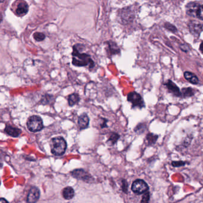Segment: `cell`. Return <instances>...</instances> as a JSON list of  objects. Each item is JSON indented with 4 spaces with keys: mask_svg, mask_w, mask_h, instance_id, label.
Instances as JSON below:
<instances>
[{
    "mask_svg": "<svg viewBox=\"0 0 203 203\" xmlns=\"http://www.w3.org/2000/svg\"><path fill=\"white\" fill-rule=\"evenodd\" d=\"M120 138V135L119 134H118L116 132H111L109 134V137L108 140L106 141V143L110 146H114L117 143Z\"/></svg>",
    "mask_w": 203,
    "mask_h": 203,
    "instance_id": "16",
    "label": "cell"
},
{
    "mask_svg": "<svg viewBox=\"0 0 203 203\" xmlns=\"http://www.w3.org/2000/svg\"><path fill=\"white\" fill-rule=\"evenodd\" d=\"M3 1H4V0H0V2H2Z\"/></svg>",
    "mask_w": 203,
    "mask_h": 203,
    "instance_id": "32",
    "label": "cell"
},
{
    "mask_svg": "<svg viewBox=\"0 0 203 203\" xmlns=\"http://www.w3.org/2000/svg\"><path fill=\"white\" fill-rule=\"evenodd\" d=\"M197 17L201 20H203V6L199 7L197 13Z\"/></svg>",
    "mask_w": 203,
    "mask_h": 203,
    "instance_id": "27",
    "label": "cell"
},
{
    "mask_svg": "<svg viewBox=\"0 0 203 203\" xmlns=\"http://www.w3.org/2000/svg\"><path fill=\"white\" fill-rule=\"evenodd\" d=\"M127 100L131 104L132 109H141L145 108V103L143 97L137 91L130 92L127 95Z\"/></svg>",
    "mask_w": 203,
    "mask_h": 203,
    "instance_id": "3",
    "label": "cell"
},
{
    "mask_svg": "<svg viewBox=\"0 0 203 203\" xmlns=\"http://www.w3.org/2000/svg\"><path fill=\"white\" fill-rule=\"evenodd\" d=\"M63 195L65 200H71L74 196L73 188L71 187H66L63 189Z\"/></svg>",
    "mask_w": 203,
    "mask_h": 203,
    "instance_id": "20",
    "label": "cell"
},
{
    "mask_svg": "<svg viewBox=\"0 0 203 203\" xmlns=\"http://www.w3.org/2000/svg\"><path fill=\"white\" fill-rule=\"evenodd\" d=\"M189 29L192 34L199 36L203 31V24L197 21H192L189 23Z\"/></svg>",
    "mask_w": 203,
    "mask_h": 203,
    "instance_id": "9",
    "label": "cell"
},
{
    "mask_svg": "<svg viewBox=\"0 0 203 203\" xmlns=\"http://www.w3.org/2000/svg\"><path fill=\"white\" fill-rule=\"evenodd\" d=\"M34 39L38 42H41L43 41L45 38V35L42 33L36 32L33 35Z\"/></svg>",
    "mask_w": 203,
    "mask_h": 203,
    "instance_id": "23",
    "label": "cell"
},
{
    "mask_svg": "<svg viewBox=\"0 0 203 203\" xmlns=\"http://www.w3.org/2000/svg\"><path fill=\"white\" fill-rule=\"evenodd\" d=\"M200 50L201 51V52L203 54V42H202L200 45Z\"/></svg>",
    "mask_w": 203,
    "mask_h": 203,
    "instance_id": "31",
    "label": "cell"
},
{
    "mask_svg": "<svg viewBox=\"0 0 203 203\" xmlns=\"http://www.w3.org/2000/svg\"><path fill=\"white\" fill-rule=\"evenodd\" d=\"M185 164H186V162H183V161H173L172 162V165L175 168L184 166L185 165Z\"/></svg>",
    "mask_w": 203,
    "mask_h": 203,
    "instance_id": "25",
    "label": "cell"
},
{
    "mask_svg": "<svg viewBox=\"0 0 203 203\" xmlns=\"http://www.w3.org/2000/svg\"><path fill=\"white\" fill-rule=\"evenodd\" d=\"M0 203H9L8 201L4 198H0Z\"/></svg>",
    "mask_w": 203,
    "mask_h": 203,
    "instance_id": "30",
    "label": "cell"
},
{
    "mask_svg": "<svg viewBox=\"0 0 203 203\" xmlns=\"http://www.w3.org/2000/svg\"><path fill=\"white\" fill-rule=\"evenodd\" d=\"M149 200H150V193L148 191H147L143 194L141 203H148Z\"/></svg>",
    "mask_w": 203,
    "mask_h": 203,
    "instance_id": "24",
    "label": "cell"
},
{
    "mask_svg": "<svg viewBox=\"0 0 203 203\" xmlns=\"http://www.w3.org/2000/svg\"><path fill=\"white\" fill-rule=\"evenodd\" d=\"M184 76L187 80L189 81L191 83H192L193 84H197L199 82V80H198V77H197V75H195V74L191 72H189V71L185 72Z\"/></svg>",
    "mask_w": 203,
    "mask_h": 203,
    "instance_id": "17",
    "label": "cell"
},
{
    "mask_svg": "<svg viewBox=\"0 0 203 203\" xmlns=\"http://www.w3.org/2000/svg\"><path fill=\"white\" fill-rule=\"evenodd\" d=\"M55 102L54 96L50 94H45L41 99V104L43 105H48Z\"/></svg>",
    "mask_w": 203,
    "mask_h": 203,
    "instance_id": "18",
    "label": "cell"
},
{
    "mask_svg": "<svg viewBox=\"0 0 203 203\" xmlns=\"http://www.w3.org/2000/svg\"><path fill=\"white\" fill-rule=\"evenodd\" d=\"M164 27H166V29L170 30L172 32L175 33L177 32V29L176 27H175L174 26L171 25L169 23H166L164 25Z\"/></svg>",
    "mask_w": 203,
    "mask_h": 203,
    "instance_id": "26",
    "label": "cell"
},
{
    "mask_svg": "<svg viewBox=\"0 0 203 203\" xmlns=\"http://www.w3.org/2000/svg\"><path fill=\"white\" fill-rule=\"evenodd\" d=\"M131 189L134 193L137 194H144L148 190V186L146 182L143 180L137 179L133 182Z\"/></svg>",
    "mask_w": 203,
    "mask_h": 203,
    "instance_id": "5",
    "label": "cell"
},
{
    "mask_svg": "<svg viewBox=\"0 0 203 203\" xmlns=\"http://www.w3.org/2000/svg\"><path fill=\"white\" fill-rule=\"evenodd\" d=\"M146 130V124L144 122H141L136 125V127L134 129V131L138 135H141L144 133Z\"/></svg>",
    "mask_w": 203,
    "mask_h": 203,
    "instance_id": "21",
    "label": "cell"
},
{
    "mask_svg": "<svg viewBox=\"0 0 203 203\" xmlns=\"http://www.w3.org/2000/svg\"><path fill=\"white\" fill-rule=\"evenodd\" d=\"M165 86H166L167 89L169 90V91L173 94L174 96L177 97H181V90L179 89L177 85L174 83L173 81L169 80L165 83Z\"/></svg>",
    "mask_w": 203,
    "mask_h": 203,
    "instance_id": "10",
    "label": "cell"
},
{
    "mask_svg": "<svg viewBox=\"0 0 203 203\" xmlns=\"http://www.w3.org/2000/svg\"><path fill=\"white\" fill-rule=\"evenodd\" d=\"M159 138V136L157 134H155L152 132H148L147 133L146 137V140L148 146H152L154 144L157 139Z\"/></svg>",
    "mask_w": 203,
    "mask_h": 203,
    "instance_id": "19",
    "label": "cell"
},
{
    "mask_svg": "<svg viewBox=\"0 0 203 203\" xmlns=\"http://www.w3.org/2000/svg\"><path fill=\"white\" fill-rule=\"evenodd\" d=\"M181 97H191L194 95V91L191 87H184L181 89Z\"/></svg>",
    "mask_w": 203,
    "mask_h": 203,
    "instance_id": "22",
    "label": "cell"
},
{
    "mask_svg": "<svg viewBox=\"0 0 203 203\" xmlns=\"http://www.w3.org/2000/svg\"><path fill=\"white\" fill-rule=\"evenodd\" d=\"M67 147V143L64 137L57 136L51 140V153L55 156H59L65 153Z\"/></svg>",
    "mask_w": 203,
    "mask_h": 203,
    "instance_id": "2",
    "label": "cell"
},
{
    "mask_svg": "<svg viewBox=\"0 0 203 203\" xmlns=\"http://www.w3.org/2000/svg\"><path fill=\"white\" fill-rule=\"evenodd\" d=\"M79 45L76 44L73 47L72 64L78 67H87L91 71L95 67V63L90 55L80 52Z\"/></svg>",
    "mask_w": 203,
    "mask_h": 203,
    "instance_id": "1",
    "label": "cell"
},
{
    "mask_svg": "<svg viewBox=\"0 0 203 203\" xmlns=\"http://www.w3.org/2000/svg\"><path fill=\"white\" fill-rule=\"evenodd\" d=\"M200 5L194 2L189 3L187 6V13L189 16L197 17V13Z\"/></svg>",
    "mask_w": 203,
    "mask_h": 203,
    "instance_id": "12",
    "label": "cell"
},
{
    "mask_svg": "<svg viewBox=\"0 0 203 203\" xmlns=\"http://www.w3.org/2000/svg\"><path fill=\"white\" fill-rule=\"evenodd\" d=\"M5 132L9 136H12L13 137H18L20 135L21 132H22V131H20V130L17 128L16 127H11L10 125H7L6 127Z\"/></svg>",
    "mask_w": 203,
    "mask_h": 203,
    "instance_id": "14",
    "label": "cell"
},
{
    "mask_svg": "<svg viewBox=\"0 0 203 203\" xmlns=\"http://www.w3.org/2000/svg\"><path fill=\"white\" fill-rule=\"evenodd\" d=\"M27 126L29 130L33 132L40 131L44 127L42 119L38 115L30 116L27 120Z\"/></svg>",
    "mask_w": 203,
    "mask_h": 203,
    "instance_id": "4",
    "label": "cell"
},
{
    "mask_svg": "<svg viewBox=\"0 0 203 203\" xmlns=\"http://www.w3.org/2000/svg\"><path fill=\"white\" fill-rule=\"evenodd\" d=\"M40 191L36 187H33L29 191L27 197V203H36L39 199Z\"/></svg>",
    "mask_w": 203,
    "mask_h": 203,
    "instance_id": "6",
    "label": "cell"
},
{
    "mask_svg": "<svg viewBox=\"0 0 203 203\" xmlns=\"http://www.w3.org/2000/svg\"><path fill=\"white\" fill-rule=\"evenodd\" d=\"M102 120V122L100 124V127L102 129L103 128H107L108 127V124L107 123L108 122V120L106 119V118H101Z\"/></svg>",
    "mask_w": 203,
    "mask_h": 203,
    "instance_id": "28",
    "label": "cell"
},
{
    "mask_svg": "<svg viewBox=\"0 0 203 203\" xmlns=\"http://www.w3.org/2000/svg\"><path fill=\"white\" fill-rule=\"evenodd\" d=\"M106 43L108 45L106 52H107V55L109 57H112L114 55L120 54L121 51L116 43L112 41H109V42H106Z\"/></svg>",
    "mask_w": 203,
    "mask_h": 203,
    "instance_id": "7",
    "label": "cell"
},
{
    "mask_svg": "<svg viewBox=\"0 0 203 203\" xmlns=\"http://www.w3.org/2000/svg\"><path fill=\"white\" fill-rule=\"evenodd\" d=\"M28 11V6L25 2H20L16 8V13L20 16L25 15Z\"/></svg>",
    "mask_w": 203,
    "mask_h": 203,
    "instance_id": "15",
    "label": "cell"
},
{
    "mask_svg": "<svg viewBox=\"0 0 203 203\" xmlns=\"http://www.w3.org/2000/svg\"><path fill=\"white\" fill-rule=\"evenodd\" d=\"M80 100V95L77 93H73L68 95V103L70 106H73L79 103Z\"/></svg>",
    "mask_w": 203,
    "mask_h": 203,
    "instance_id": "13",
    "label": "cell"
},
{
    "mask_svg": "<svg viewBox=\"0 0 203 203\" xmlns=\"http://www.w3.org/2000/svg\"><path fill=\"white\" fill-rule=\"evenodd\" d=\"M90 119L86 113H83L78 117L77 124L80 130H83L88 128L89 125Z\"/></svg>",
    "mask_w": 203,
    "mask_h": 203,
    "instance_id": "8",
    "label": "cell"
},
{
    "mask_svg": "<svg viewBox=\"0 0 203 203\" xmlns=\"http://www.w3.org/2000/svg\"><path fill=\"white\" fill-rule=\"evenodd\" d=\"M123 182V187H122V189H123V191L125 193H127V189H128V184L126 182V181H122Z\"/></svg>",
    "mask_w": 203,
    "mask_h": 203,
    "instance_id": "29",
    "label": "cell"
},
{
    "mask_svg": "<svg viewBox=\"0 0 203 203\" xmlns=\"http://www.w3.org/2000/svg\"><path fill=\"white\" fill-rule=\"evenodd\" d=\"M72 176L75 178L82 179L83 181L85 180H89V178H91L90 175L87 173L86 171L81 169H75L71 172Z\"/></svg>",
    "mask_w": 203,
    "mask_h": 203,
    "instance_id": "11",
    "label": "cell"
}]
</instances>
